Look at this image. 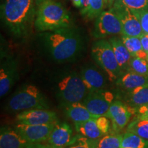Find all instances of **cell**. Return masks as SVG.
<instances>
[{
    "instance_id": "6da1fadb",
    "label": "cell",
    "mask_w": 148,
    "mask_h": 148,
    "mask_svg": "<svg viewBox=\"0 0 148 148\" xmlns=\"http://www.w3.org/2000/svg\"><path fill=\"white\" fill-rule=\"evenodd\" d=\"M41 38L48 54L58 63L75 59L84 45L79 31L71 26L42 32Z\"/></svg>"
},
{
    "instance_id": "7a4b0ae2",
    "label": "cell",
    "mask_w": 148,
    "mask_h": 148,
    "mask_svg": "<svg viewBox=\"0 0 148 148\" xmlns=\"http://www.w3.org/2000/svg\"><path fill=\"white\" fill-rule=\"evenodd\" d=\"M35 14V0H5L1 6L3 24L17 38L29 34L34 25Z\"/></svg>"
},
{
    "instance_id": "3957f363",
    "label": "cell",
    "mask_w": 148,
    "mask_h": 148,
    "mask_svg": "<svg viewBox=\"0 0 148 148\" xmlns=\"http://www.w3.org/2000/svg\"><path fill=\"white\" fill-rule=\"evenodd\" d=\"M36 14L34 26L38 32H49L69 27L71 16L56 0H35Z\"/></svg>"
},
{
    "instance_id": "277c9868",
    "label": "cell",
    "mask_w": 148,
    "mask_h": 148,
    "mask_svg": "<svg viewBox=\"0 0 148 148\" xmlns=\"http://www.w3.org/2000/svg\"><path fill=\"white\" fill-rule=\"evenodd\" d=\"M8 110L23 112L32 109H47L48 104L45 96L36 86L23 85L9 99Z\"/></svg>"
},
{
    "instance_id": "5b68a950",
    "label": "cell",
    "mask_w": 148,
    "mask_h": 148,
    "mask_svg": "<svg viewBox=\"0 0 148 148\" xmlns=\"http://www.w3.org/2000/svg\"><path fill=\"white\" fill-rule=\"evenodd\" d=\"M89 93L80 75L75 72L64 75L57 83V94L63 105L81 102Z\"/></svg>"
},
{
    "instance_id": "8992f818",
    "label": "cell",
    "mask_w": 148,
    "mask_h": 148,
    "mask_svg": "<svg viewBox=\"0 0 148 148\" xmlns=\"http://www.w3.org/2000/svg\"><path fill=\"white\" fill-rule=\"evenodd\" d=\"M92 57L106 73L111 82L117 80L122 75L113 49L108 40L99 39L93 43L91 49Z\"/></svg>"
},
{
    "instance_id": "52a82bcc",
    "label": "cell",
    "mask_w": 148,
    "mask_h": 148,
    "mask_svg": "<svg viewBox=\"0 0 148 148\" xmlns=\"http://www.w3.org/2000/svg\"><path fill=\"white\" fill-rule=\"evenodd\" d=\"M110 10L117 16L121 22L123 32L122 35L140 38L144 34L136 14L119 0H115Z\"/></svg>"
},
{
    "instance_id": "ba28073f",
    "label": "cell",
    "mask_w": 148,
    "mask_h": 148,
    "mask_svg": "<svg viewBox=\"0 0 148 148\" xmlns=\"http://www.w3.org/2000/svg\"><path fill=\"white\" fill-rule=\"evenodd\" d=\"M92 34L98 39L112 35H122L123 32L121 22L112 10L103 11L95 18Z\"/></svg>"
},
{
    "instance_id": "9c48e42d",
    "label": "cell",
    "mask_w": 148,
    "mask_h": 148,
    "mask_svg": "<svg viewBox=\"0 0 148 148\" xmlns=\"http://www.w3.org/2000/svg\"><path fill=\"white\" fill-rule=\"evenodd\" d=\"M113 99L112 92L103 89L89 92L82 103L90 113L98 117L106 115Z\"/></svg>"
},
{
    "instance_id": "30bf717a",
    "label": "cell",
    "mask_w": 148,
    "mask_h": 148,
    "mask_svg": "<svg viewBox=\"0 0 148 148\" xmlns=\"http://www.w3.org/2000/svg\"><path fill=\"white\" fill-rule=\"evenodd\" d=\"M0 96L6 95L18 79L17 64L14 58L1 54L0 66Z\"/></svg>"
},
{
    "instance_id": "8fae6325",
    "label": "cell",
    "mask_w": 148,
    "mask_h": 148,
    "mask_svg": "<svg viewBox=\"0 0 148 148\" xmlns=\"http://www.w3.org/2000/svg\"><path fill=\"white\" fill-rule=\"evenodd\" d=\"M56 123L40 125L18 123L14 128L30 143H40L48 140Z\"/></svg>"
},
{
    "instance_id": "7c38bea8",
    "label": "cell",
    "mask_w": 148,
    "mask_h": 148,
    "mask_svg": "<svg viewBox=\"0 0 148 148\" xmlns=\"http://www.w3.org/2000/svg\"><path fill=\"white\" fill-rule=\"evenodd\" d=\"M134 110L135 111L134 108L127 106L122 101L116 100L111 103L105 116L111 120L113 130L118 132L128 124Z\"/></svg>"
},
{
    "instance_id": "4fadbf2b",
    "label": "cell",
    "mask_w": 148,
    "mask_h": 148,
    "mask_svg": "<svg viewBox=\"0 0 148 148\" xmlns=\"http://www.w3.org/2000/svg\"><path fill=\"white\" fill-rule=\"evenodd\" d=\"M56 112L47 109H32L19 112L16 115L18 123L28 125H40L56 123Z\"/></svg>"
},
{
    "instance_id": "5bb4252c",
    "label": "cell",
    "mask_w": 148,
    "mask_h": 148,
    "mask_svg": "<svg viewBox=\"0 0 148 148\" xmlns=\"http://www.w3.org/2000/svg\"><path fill=\"white\" fill-rule=\"evenodd\" d=\"M72 134L73 130L68 123H56L47 140L54 148H66L73 139Z\"/></svg>"
},
{
    "instance_id": "9a60e30c",
    "label": "cell",
    "mask_w": 148,
    "mask_h": 148,
    "mask_svg": "<svg viewBox=\"0 0 148 148\" xmlns=\"http://www.w3.org/2000/svg\"><path fill=\"white\" fill-rule=\"evenodd\" d=\"M0 133V148H29L32 145L15 128L2 127Z\"/></svg>"
},
{
    "instance_id": "2e32d148",
    "label": "cell",
    "mask_w": 148,
    "mask_h": 148,
    "mask_svg": "<svg viewBox=\"0 0 148 148\" xmlns=\"http://www.w3.org/2000/svg\"><path fill=\"white\" fill-rule=\"evenodd\" d=\"M80 77L89 92L103 90L106 86V79L103 75L93 66L83 67Z\"/></svg>"
},
{
    "instance_id": "e0dca14e",
    "label": "cell",
    "mask_w": 148,
    "mask_h": 148,
    "mask_svg": "<svg viewBox=\"0 0 148 148\" xmlns=\"http://www.w3.org/2000/svg\"><path fill=\"white\" fill-rule=\"evenodd\" d=\"M118 86L127 91H130L138 86L148 84V75H140L132 71H127L122 74L116 80Z\"/></svg>"
},
{
    "instance_id": "ac0fdd59",
    "label": "cell",
    "mask_w": 148,
    "mask_h": 148,
    "mask_svg": "<svg viewBox=\"0 0 148 148\" xmlns=\"http://www.w3.org/2000/svg\"><path fill=\"white\" fill-rule=\"evenodd\" d=\"M108 41L110 42V45L113 49L116 59L121 71H123L124 70L127 71L130 62L132 58V56L127 50L121 38H117L116 36L111 37Z\"/></svg>"
},
{
    "instance_id": "d6986e66",
    "label": "cell",
    "mask_w": 148,
    "mask_h": 148,
    "mask_svg": "<svg viewBox=\"0 0 148 148\" xmlns=\"http://www.w3.org/2000/svg\"><path fill=\"white\" fill-rule=\"evenodd\" d=\"M64 106L66 114L75 123H80L97 118L90 113L83 103L75 102Z\"/></svg>"
},
{
    "instance_id": "ffe728a7",
    "label": "cell",
    "mask_w": 148,
    "mask_h": 148,
    "mask_svg": "<svg viewBox=\"0 0 148 148\" xmlns=\"http://www.w3.org/2000/svg\"><path fill=\"white\" fill-rule=\"evenodd\" d=\"M126 100L135 111L140 106L148 105V84L127 91Z\"/></svg>"
},
{
    "instance_id": "44dd1931",
    "label": "cell",
    "mask_w": 148,
    "mask_h": 148,
    "mask_svg": "<svg viewBox=\"0 0 148 148\" xmlns=\"http://www.w3.org/2000/svg\"><path fill=\"white\" fill-rule=\"evenodd\" d=\"M75 130L79 134L92 140H97L103 136V133L98 128L95 119L75 123Z\"/></svg>"
},
{
    "instance_id": "7402d4cb",
    "label": "cell",
    "mask_w": 148,
    "mask_h": 148,
    "mask_svg": "<svg viewBox=\"0 0 148 148\" xmlns=\"http://www.w3.org/2000/svg\"><path fill=\"white\" fill-rule=\"evenodd\" d=\"M121 39L132 57L148 60V53L144 51L140 38L121 35Z\"/></svg>"
},
{
    "instance_id": "603a6c76",
    "label": "cell",
    "mask_w": 148,
    "mask_h": 148,
    "mask_svg": "<svg viewBox=\"0 0 148 148\" xmlns=\"http://www.w3.org/2000/svg\"><path fill=\"white\" fill-rule=\"evenodd\" d=\"M148 148V140L134 133L127 132L122 136L121 148Z\"/></svg>"
},
{
    "instance_id": "cb8c5ba5",
    "label": "cell",
    "mask_w": 148,
    "mask_h": 148,
    "mask_svg": "<svg viewBox=\"0 0 148 148\" xmlns=\"http://www.w3.org/2000/svg\"><path fill=\"white\" fill-rule=\"evenodd\" d=\"M122 136L117 133H110L95 140L96 148H121Z\"/></svg>"
},
{
    "instance_id": "d4e9b609",
    "label": "cell",
    "mask_w": 148,
    "mask_h": 148,
    "mask_svg": "<svg viewBox=\"0 0 148 148\" xmlns=\"http://www.w3.org/2000/svg\"><path fill=\"white\" fill-rule=\"evenodd\" d=\"M127 132L134 133L148 140V120L136 118L127 125Z\"/></svg>"
},
{
    "instance_id": "484cf974",
    "label": "cell",
    "mask_w": 148,
    "mask_h": 148,
    "mask_svg": "<svg viewBox=\"0 0 148 148\" xmlns=\"http://www.w3.org/2000/svg\"><path fill=\"white\" fill-rule=\"evenodd\" d=\"M127 71L134 72L140 75H148V60L132 57Z\"/></svg>"
},
{
    "instance_id": "4316f807",
    "label": "cell",
    "mask_w": 148,
    "mask_h": 148,
    "mask_svg": "<svg viewBox=\"0 0 148 148\" xmlns=\"http://www.w3.org/2000/svg\"><path fill=\"white\" fill-rule=\"evenodd\" d=\"M66 148H96L95 140L90 139L81 134H77L74 136L71 143Z\"/></svg>"
},
{
    "instance_id": "83f0119b",
    "label": "cell",
    "mask_w": 148,
    "mask_h": 148,
    "mask_svg": "<svg viewBox=\"0 0 148 148\" xmlns=\"http://www.w3.org/2000/svg\"><path fill=\"white\" fill-rule=\"evenodd\" d=\"M104 5V0H90L89 8L85 18L91 20L97 18L103 12Z\"/></svg>"
},
{
    "instance_id": "f1b7e54d",
    "label": "cell",
    "mask_w": 148,
    "mask_h": 148,
    "mask_svg": "<svg viewBox=\"0 0 148 148\" xmlns=\"http://www.w3.org/2000/svg\"><path fill=\"white\" fill-rule=\"evenodd\" d=\"M119 1L133 11L148 10V0H119Z\"/></svg>"
},
{
    "instance_id": "f546056e",
    "label": "cell",
    "mask_w": 148,
    "mask_h": 148,
    "mask_svg": "<svg viewBox=\"0 0 148 148\" xmlns=\"http://www.w3.org/2000/svg\"><path fill=\"white\" fill-rule=\"evenodd\" d=\"M96 123L99 130L103 133V135L108 134L110 132V120L106 116H98L95 119Z\"/></svg>"
},
{
    "instance_id": "4dcf8cb0",
    "label": "cell",
    "mask_w": 148,
    "mask_h": 148,
    "mask_svg": "<svg viewBox=\"0 0 148 148\" xmlns=\"http://www.w3.org/2000/svg\"><path fill=\"white\" fill-rule=\"evenodd\" d=\"M139 19L144 34L148 35V10L143 11H134Z\"/></svg>"
},
{
    "instance_id": "1f68e13d",
    "label": "cell",
    "mask_w": 148,
    "mask_h": 148,
    "mask_svg": "<svg viewBox=\"0 0 148 148\" xmlns=\"http://www.w3.org/2000/svg\"><path fill=\"white\" fill-rule=\"evenodd\" d=\"M137 113L136 118L140 119L148 120V105L140 106L136 110Z\"/></svg>"
},
{
    "instance_id": "d6a6232c",
    "label": "cell",
    "mask_w": 148,
    "mask_h": 148,
    "mask_svg": "<svg viewBox=\"0 0 148 148\" xmlns=\"http://www.w3.org/2000/svg\"><path fill=\"white\" fill-rule=\"evenodd\" d=\"M89 2L90 0H81L79 10H80L81 14L84 18H86V15H87L88 8H89Z\"/></svg>"
},
{
    "instance_id": "836d02e7",
    "label": "cell",
    "mask_w": 148,
    "mask_h": 148,
    "mask_svg": "<svg viewBox=\"0 0 148 148\" xmlns=\"http://www.w3.org/2000/svg\"><path fill=\"white\" fill-rule=\"evenodd\" d=\"M140 41H141L142 46L144 51L148 53V35L147 34H143V36L140 38Z\"/></svg>"
},
{
    "instance_id": "e575fe53",
    "label": "cell",
    "mask_w": 148,
    "mask_h": 148,
    "mask_svg": "<svg viewBox=\"0 0 148 148\" xmlns=\"http://www.w3.org/2000/svg\"><path fill=\"white\" fill-rule=\"evenodd\" d=\"M29 148H54L51 145H41L39 143H35L32 144Z\"/></svg>"
},
{
    "instance_id": "d590c367",
    "label": "cell",
    "mask_w": 148,
    "mask_h": 148,
    "mask_svg": "<svg viewBox=\"0 0 148 148\" xmlns=\"http://www.w3.org/2000/svg\"><path fill=\"white\" fill-rule=\"evenodd\" d=\"M114 1H115V0H104L105 5L110 8L112 6V5H113Z\"/></svg>"
},
{
    "instance_id": "8d00e7d4",
    "label": "cell",
    "mask_w": 148,
    "mask_h": 148,
    "mask_svg": "<svg viewBox=\"0 0 148 148\" xmlns=\"http://www.w3.org/2000/svg\"><path fill=\"white\" fill-rule=\"evenodd\" d=\"M72 3H73L74 6H75L76 8H79L80 7V3H81V0H71Z\"/></svg>"
},
{
    "instance_id": "74e56055",
    "label": "cell",
    "mask_w": 148,
    "mask_h": 148,
    "mask_svg": "<svg viewBox=\"0 0 148 148\" xmlns=\"http://www.w3.org/2000/svg\"><path fill=\"white\" fill-rule=\"evenodd\" d=\"M124 148H131V147H124Z\"/></svg>"
}]
</instances>
